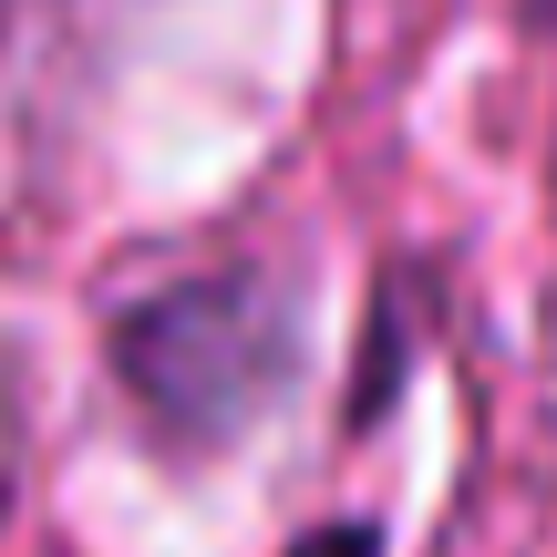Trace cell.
<instances>
[{
    "instance_id": "obj_3",
    "label": "cell",
    "mask_w": 557,
    "mask_h": 557,
    "mask_svg": "<svg viewBox=\"0 0 557 557\" xmlns=\"http://www.w3.org/2000/svg\"><path fill=\"white\" fill-rule=\"evenodd\" d=\"M527 11H537V21H557V0H527Z\"/></svg>"
},
{
    "instance_id": "obj_1",
    "label": "cell",
    "mask_w": 557,
    "mask_h": 557,
    "mask_svg": "<svg viewBox=\"0 0 557 557\" xmlns=\"http://www.w3.org/2000/svg\"><path fill=\"white\" fill-rule=\"evenodd\" d=\"M114 382L135 393L156 444L227 455L299 382V289L259 259L165 278L135 310H114Z\"/></svg>"
},
{
    "instance_id": "obj_2",
    "label": "cell",
    "mask_w": 557,
    "mask_h": 557,
    "mask_svg": "<svg viewBox=\"0 0 557 557\" xmlns=\"http://www.w3.org/2000/svg\"><path fill=\"white\" fill-rule=\"evenodd\" d=\"M278 557H382V527L372 517H331V527H310V537H289Z\"/></svg>"
}]
</instances>
